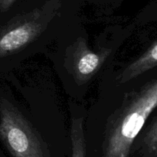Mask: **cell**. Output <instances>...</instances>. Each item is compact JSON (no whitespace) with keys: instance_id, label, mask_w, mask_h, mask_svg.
Wrapping results in <instances>:
<instances>
[{"instance_id":"cell-2","label":"cell","mask_w":157,"mask_h":157,"mask_svg":"<svg viewBox=\"0 0 157 157\" xmlns=\"http://www.w3.org/2000/svg\"><path fill=\"white\" fill-rule=\"evenodd\" d=\"M0 139L12 157H51L38 130L6 99L0 101Z\"/></svg>"},{"instance_id":"cell-5","label":"cell","mask_w":157,"mask_h":157,"mask_svg":"<svg viewBox=\"0 0 157 157\" xmlns=\"http://www.w3.org/2000/svg\"><path fill=\"white\" fill-rule=\"evenodd\" d=\"M157 68V40L137 58L127 64L118 75L117 82L124 84Z\"/></svg>"},{"instance_id":"cell-6","label":"cell","mask_w":157,"mask_h":157,"mask_svg":"<svg viewBox=\"0 0 157 157\" xmlns=\"http://www.w3.org/2000/svg\"><path fill=\"white\" fill-rule=\"evenodd\" d=\"M138 136L137 151L141 157H157V114Z\"/></svg>"},{"instance_id":"cell-8","label":"cell","mask_w":157,"mask_h":157,"mask_svg":"<svg viewBox=\"0 0 157 157\" xmlns=\"http://www.w3.org/2000/svg\"><path fill=\"white\" fill-rule=\"evenodd\" d=\"M14 0H1L0 1V9L2 11H6L12 6Z\"/></svg>"},{"instance_id":"cell-1","label":"cell","mask_w":157,"mask_h":157,"mask_svg":"<svg viewBox=\"0 0 157 157\" xmlns=\"http://www.w3.org/2000/svg\"><path fill=\"white\" fill-rule=\"evenodd\" d=\"M157 108V77L127 94L109 117L104 132L102 157H129L134 141Z\"/></svg>"},{"instance_id":"cell-3","label":"cell","mask_w":157,"mask_h":157,"mask_svg":"<svg viewBox=\"0 0 157 157\" xmlns=\"http://www.w3.org/2000/svg\"><path fill=\"white\" fill-rule=\"evenodd\" d=\"M48 19L35 12L16 18L0 29V58L19 52L45 30Z\"/></svg>"},{"instance_id":"cell-7","label":"cell","mask_w":157,"mask_h":157,"mask_svg":"<svg viewBox=\"0 0 157 157\" xmlns=\"http://www.w3.org/2000/svg\"><path fill=\"white\" fill-rule=\"evenodd\" d=\"M83 123V117L72 119L70 133L72 157H86V140Z\"/></svg>"},{"instance_id":"cell-4","label":"cell","mask_w":157,"mask_h":157,"mask_svg":"<svg viewBox=\"0 0 157 157\" xmlns=\"http://www.w3.org/2000/svg\"><path fill=\"white\" fill-rule=\"evenodd\" d=\"M110 52L109 48L94 52L89 48L84 38L78 37L71 45L70 53V68L75 81L80 85L90 81L99 71Z\"/></svg>"}]
</instances>
